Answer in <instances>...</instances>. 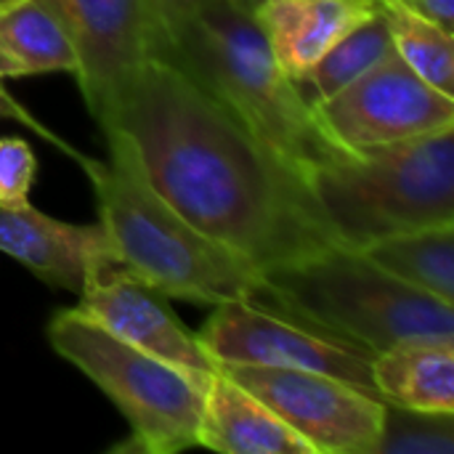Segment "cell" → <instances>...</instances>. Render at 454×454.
I'll list each match as a JSON object with an SVG mask.
<instances>
[{
    "label": "cell",
    "instance_id": "cell-1",
    "mask_svg": "<svg viewBox=\"0 0 454 454\" xmlns=\"http://www.w3.org/2000/svg\"><path fill=\"white\" fill-rule=\"evenodd\" d=\"M101 130L122 133L165 205L261 271L340 245L309 186L165 51L138 67Z\"/></svg>",
    "mask_w": 454,
    "mask_h": 454
},
{
    "label": "cell",
    "instance_id": "cell-2",
    "mask_svg": "<svg viewBox=\"0 0 454 454\" xmlns=\"http://www.w3.org/2000/svg\"><path fill=\"white\" fill-rule=\"evenodd\" d=\"M218 96L306 186L356 152L338 144L290 80L245 0H197L165 32L162 48Z\"/></svg>",
    "mask_w": 454,
    "mask_h": 454
},
{
    "label": "cell",
    "instance_id": "cell-3",
    "mask_svg": "<svg viewBox=\"0 0 454 454\" xmlns=\"http://www.w3.org/2000/svg\"><path fill=\"white\" fill-rule=\"evenodd\" d=\"M109 162L82 157L98 221L109 237L114 263L162 293L192 303H255L287 309L263 271L186 223L144 181L122 133L106 130Z\"/></svg>",
    "mask_w": 454,
    "mask_h": 454
},
{
    "label": "cell",
    "instance_id": "cell-4",
    "mask_svg": "<svg viewBox=\"0 0 454 454\" xmlns=\"http://www.w3.org/2000/svg\"><path fill=\"white\" fill-rule=\"evenodd\" d=\"M333 237L354 250L454 223V128L370 146L309 178Z\"/></svg>",
    "mask_w": 454,
    "mask_h": 454
},
{
    "label": "cell",
    "instance_id": "cell-5",
    "mask_svg": "<svg viewBox=\"0 0 454 454\" xmlns=\"http://www.w3.org/2000/svg\"><path fill=\"white\" fill-rule=\"evenodd\" d=\"M263 277L290 311L372 354L412 338H454L452 303L404 285L346 245Z\"/></svg>",
    "mask_w": 454,
    "mask_h": 454
},
{
    "label": "cell",
    "instance_id": "cell-6",
    "mask_svg": "<svg viewBox=\"0 0 454 454\" xmlns=\"http://www.w3.org/2000/svg\"><path fill=\"white\" fill-rule=\"evenodd\" d=\"M48 343L128 420L130 439L117 450L176 454L197 447L205 391L184 372L114 338L74 306L48 322Z\"/></svg>",
    "mask_w": 454,
    "mask_h": 454
},
{
    "label": "cell",
    "instance_id": "cell-7",
    "mask_svg": "<svg viewBox=\"0 0 454 454\" xmlns=\"http://www.w3.org/2000/svg\"><path fill=\"white\" fill-rule=\"evenodd\" d=\"M205 354L221 364H255L306 370L338 378L378 396L372 383V351L327 333L295 311L255 303H218L197 333ZM380 399V396H378Z\"/></svg>",
    "mask_w": 454,
    "mask_h": 454
},
{
    "label": "cell",
    "instance_id": "cell-8",
    "mask_svg": "<svg viewBox=\"0 0 454 454\" xmlns=\"http://www.w3.org/2000/svg\"><path fill=\"white\" fill-rule=\"evenodd\" d=\"M223 375L261 399L314 454H378L386 404L330 375L255 364H221Z\"/></svg>",
    "mask_w": 454,
    "mask_h": 454
},
{
    "label": "cell",
    "instance_id": "cell-9",
    "mask_svg": "<svg viewBox=\"0 0 454 454\" xmlns=\"http://www.w3.org/2000/svg\"><path fill=\"white\" fill-rule=\"evenodd\" d=\"M314 112L325 130L351 152L454 128L452 96L418 77L394 48Z\"/></svg>",
    "mask_w": 454,
    "mask_h": 454
},
{
    "label": "cell",
    "instance_id": "cell-10",
    "mask_svg": "<svg viewBox=\"0 0 454 454\" xmlns=\"http://www.w3.org/2000/svg\"><path fill=\"white\" fill-rule=\"evenodd\" d=\"M77 51V82L104 128L138 67L162 48L152 0H45Z\"/></svg>",
    "mask_w": 454,
    "mask_h": 454
},
{
    "label": "cell",
    "instance_id": "cell-11",
    "mask_svg": "<svg viewBox=\"0 0 454 454\" xmlns=\"http://www.w3.org/2000/svg\"><path fill=\"white\" fill-rule=\"evenodd\" d=\"M77 298L80 303L74 309L82 317L114 338L184 372L202 391L207 388L218 364L205 354L197 335L189 333L173 314L162 293L112 263L93 277Z\"/></svg>",
    "mask_w": 454,
    "mask_h": 454
},
{
    "label": "cell",
    "instance_id": "cell-12",
    "mask_svg": "<svg viewBox=\"0 0 454 454\" xmlns=\"http://www.w3.org/2000/svg\"><path fill=\"white\" fill-rule=\"evenodd\" d=\"M0 253L21 263L48 287L80 295L114 263L109 237L98 223H67L32 205L0 210Z\"/></svg>",
    "mask_w": 454,
    "mask_h": 454
},
{
    "label": "cell",
    "instance_id": "cell-13",
    "mask_svg": "<svg viewBox=\"0 0 454 454\" xmlns=\"http://www.w3.org/2000/svg\"><path fill=\"white\" fill-rule=\"evenodd\" d=\"M375 11L378 0H263L253 16L279 69L298 80Z\"/></svg>",
    "mask_w": 454,
    "mask_h": 454
},
{
    "label": "cell",
    "instance_id": "cell-14",
    "mask_svg": "<svg viewBox=\"0 0 454 454\" xmlns=\"http://www.w3.org/2000/svg\"><path fill=\"white\" fill-rule=\"evenodd\" d=\"M197 447L223 454H314L309 442L221 370L202 396Z\"/></svg>",
    "mask_w": 454,
    "mask_h": 454
},
{
    "label": "cell",
    "instance_id": "cell-15",
    "mask_svg": "<svg viewBox=\"0 0 454 454\" xmlns=\"http://www.w3.org/2000/svg\"><path fill=\"white\" fill-rule=\"evenodd\" d=\"M372 383L383 404L454 415V338H412L378 351Z\"/></svg>",
    "mask_w": 454,
    "mask_h": 454
},
{
    "label": "cell",
    "instance_id": "cell-16",
    "mask_svg": "<svg viewBox=\"0 0 454 454\" xmlns=\"http://www.w3.org/2000/svg\"><path fill=\"white\" fill-rule=\"evenodd\" d=\"M77 51L45 0H21L0 11V77L67 72L77 77Z\"/></svg>",
    "mask_w": 454,
    "mask_h": 454
},
{
    "label": "cell",
    "instance_id": "cell-17",
    "mask_svg": "<svg viewBox=\"0 0 454 454\" xmlns=\"http://www.w3.org/2000/svg\"><path fill=\"white\" fill-rule=\"evenodd\" d=\"M362 253L404 285L454 306V223L386 237Z\"/></svg>",
    "mask_w": 454,
    "mask_h": 454
},
{
    "label": "cell",
    "instance_id": "cell-18",
    "mask_svg": "<svg viewBox=\"0 0 454 454\" xmlns=\"http://www.w3.org/2000/svg\"><path fill=\"white\" fill-rule=\"evenodd\" d=\"M386 16L391 45L396 56L428 85L454 96V43L452 29L431 21L410 8L404 0H378Z\"/></svg>",
    "mask_w": 454,
    "mask_h": 454
},
{
    "label": "cell",
    "instance_id": "cell-19",
    "mask_svg": "<svg viewBox=\"0 0 454 454\" xmlns=\"http://www.w3.org/2000/svg\"><path fill=\"white\" fill-rule=\"evenodd\" d=\"M391 32L378 3V11L356 29H351L340 43H335L306 74H301L295 88L311 106H317L372 69L386 53H391Z\"/></svg>",
    "mask_w": 454,
    "mask_h": 454
},
{
    "label": "cell",
    "instance_id": "cell-20",
    "mask_svg": "<svg viewBox=\"0 0 454 454\" xmlns=\"http://www.w3.org/2000/svg\"><path fill=\"white\" fill-rule=\"evenodd\" d=\"M452 412H420L386 404L378 454H452Z\"/></svg>",
    "mask_w": 454,
    "mask_h": 454
},
{
    "label": "cell",
    "instance_id": "cell-21",
    "mask_svg": "<svg viewBox=\"0 0 454 454\" xmlns=\"http://www.w3.org/2000/svg\"><path fill=\"white\" fill-rule=\"evenodd\" d=\"M37 178L35 149L24 138L0 136V210L29 205V192Z\"/></svg>",
    "mask_w": 454,
    "mask_h": 454
},
{
    "label": "cell",
    "instance_id": "cell-22",
    "mask_svg": "<svg viewBox=\"0 0 454 454\" xmlns=\"http://www.w3.org/2000/svg\"><path fill=\"white\" fill-rule=\"evenodd\" d=\"M0 120H13V122H19V125H24V128H29V130H35L40 138H45V141H51L53 146H59L64 154H69L77 165L82 162V157L85 154H80L72 144H67L64 138H59L51 128H45L40 120H35L32 117V112L29 109H24L8 90H5V85H3V77H0Z\"/></svg>",
    "mask_w": 454,
    "mask_h": 454
},
{
    "label": "cell",
    "instance_id": "cell-23",
    "mask_svg": "<svg viewBox=\"0 0 454 454\" xmlns=\"http://www.w3.org/2000/svg\"><path fill=\"white\" fill-rule=\"evenodd\" d=\"M418 13L442 24L444 29H454V0H404Z\"/></svg>",
    "mask_w": 454,
    "mask_h": 454
},
{
    "label": "cell",
    "instance_id": "cell-24",
    "mask_svg": "<svg viewBox=\"0 0 454 454\" xmlns=\"http://www.w3.org/2000/svg\"><path fill=\"white\" fill-rule=\"evenodd\" d=\"M194 3H197V0H152L154 13H157V19H160L162 40H165L168 27H170L181 13H186V11H189V5H194Z\"/></svg>",
    "mask_w": 454,
    "mask_h": 454
},
{
    "label": "cell",
    "instance_id": "cell-25",
    "mask_svg": "<svg viewBox=\"0 0 454 454\" xmlns=\"http://www.w3.org/2000/svg\"><path fill=\"white\" fill-rule=\"evenodd\" d=\"M21 0H0V11H8V8H13V5H19Z\"/></svg>",
    "mask_w": 454,
    "mask_h": 454
},
{
    "label": "cell",
    "instance_id": "cell-26",
    "mask_svg": "<svg viewBox=\"0 0 454 454\" xmlns=\"http://www.w3.org/2000/svg\"><path fill=\"white\" fill-rule=\"evenodd\" d=\"M245 3H247L250 8H255V5H258V3H263V0H245Z\"/></svg>",
    "mask_w": 454,
    "mask_h": 454
}]
</instances>
